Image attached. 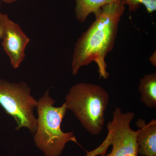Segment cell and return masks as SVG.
I'll use <instances>...</instances> for the list:
<instances>
[{
    "instance_id": "6da1fadb",
    "label": "cell",
    "mask_w": 156,
    "mask_h": 156,
    "mask_svg": "<svg viewBox=\"0 0 156 156\" xmlns=\"http://www.w3.org/2000/svg\"><path fill=\"white\" fill-rule=\"evenodd\" d=\"M125 6L124 0H119L102 6L94 13L95 21L75 45L72 62L73 75H76L80 68L94 62L98 67L99 78L108 79L110 74L105 59L113 49Z\"/></svg>"
},
{
    "instance_id": "7a4b0ae2",
    "label": "cell",
    "mask_w": 156,
    "mask_h": 156,
    "mask_svg": "<svg viewBox=\"0 0 156 156\" xmlns=\"http://www.w3.org/2000/svg\"><path fill=\"white\" fill-rule=\"evenodd\" d=\"M56 102L47 90L37 105L38 118L34 141L45 156L61 155L69 141L79 144L73 132H64L61 129V123L67 110L66 103L56 107L53 106Z\"/></svg>"
},
{
    "instance_id": "3957f363",
    "label": "cell",
    "mask_w": 156,
    "mask_h": 156,
    "mask_svg": "<svg viewBox=\"0 0 156 156\" xmlns=\"http://www.w3.org/2000/svg\"><path fill=\"white\" fill-rule=\"evenodd\" d=\"M65 99L67 110L72 112L87 132L94 136L101 133L109 102L105 89L96 84L78 83L71 87Z\"/></svg>"
},
{
    "instance_id": "277c9868",
    "label": "cell",
    "mask_w": 156,
    "mask_h": 156,
    "mask_svg": "<svg viewBox=\"0 0 156 156\" xmlns=\"http://www.w3.org/2000/svg\"><path fill=\"white\" fill-rule=\"evenodd\" d=\"M112 119L107 125L106 138L98 147L87 151L85 156H138L136 137L138 131L131 128L135 114L123 112L119 107L113 112Z\"/></svg>"
},
{
    "instance_id": "5b68a950",
    "label": "cell",
    "mask_w": 156,
    "mask_h": 156,
    "mask_svg": "<svg viewBox=\"0 0 156 156\" xmlns=\"http://www.w3.org/2000/svg\"><path fill=\"white\" fill-rule=\"evenodd\" d=\"M30 91L25 82L10 83L0 80V105L15 120L16 130L26 128L34 134L37 124L34 110L37 101L31 95Z\"/></svg>"
},
{
    "instance_id": "8992f818",
    "label": "cell",
    "mask_w": 156,
    "mask_h": 156,
    "mask_svg": "<svg viewBox=\"0 0 156 156\" xmlns=\"http://www.w3.org/2000/svg\"><path fill=\"white\" fill-rule=\"evenodd\" d=\"M2 26V46L10 58L14 69L18 68L26 57L25 50L30 39L23 31L19 24L9 18L8 14L0 12Z\"/></svg>"
},
{
    "instance_id": "52a82bcc",
    "label": "cell",
    "mask_w": 156,
    "mask_h": 156,
    "mask_svg": "<svg viewBox=\"0 0 156 156\" xmlns=\"http://www.w3.org/2000/svg\"><path fill=\"white\" fill-rule=\"evenodd\" d=\"M137 130L136 142L138 154L142 156H156V121L153 119L147 124L145 120L136 121Z\"/></svg>"
},
{
    "instance_id": "ba28073f",
    "label": "cell",
    "mask_w": 156,
    "mask_h": 156,
    "mask_svg": "<svg viewBox=\"0 0 156 156\" xmlns=\"http://www.w3.org/2000/svg\"><path fill=\"white\" fill-rule=\"evenodd\" d=\"M138 91L140 99L149 108H156V73L147 74L140 80Z\"/></svg>"
},
{
    "instance_id": "9c48e42d",
    "label": "cell",
    "mask_w": 156,
    "mask_h": 156,
    "mask_svg": "<svg viewBox=\"0 0 156 156\" xmlns=\"http://www.w3.org/2000/svg\"><path fill=\"white\" fill-rule=\"evenodd\" d=\"M118 1L119 0H75L76 17L78 21L83 23L91 13H95L104 5Z\"/></svg>"
},
{
    "instance_id": "30bf717a",
    "label": "cell",
    "mask_w": 156,
    "mask_h": 156,
    "mask_svg": "<svg viewBox=\"0 0 156 156\" xmlns=\"http://www.w3.org/2000/svg\"><path fill=\"white\" fill-rule=\"evenodd\" d=\"M126 5L128 6L129 10L135 12L141 5L145 6L147 11L151 14L156 10V0H124Z\"/></svg>"
},
{
    "instance_id": "8fae6325",
    "label": "cell",
    "mask_w": 156,
    "mask_h": 156,
    "mask_svg": "<svg viewBox=\"0 0 156 156\" xmlns=\"http://www.w3.org/2000/svg\"><path fill=\"white\" fill-rule=\"evenodd\" d=\"M149 60L151 64L154 66H156V52L155 51L151 55L149 58Z\"/></svg>"
},
{
    "instance_id": "7c38bea8",
    "label": "cell",
    "mask_w": 156,
    "mask_h": 156,
    "mask_svg": "<svg viewBox=\"0 0 156 156\" xmlns=\"http://www.w3.org/2000/svg\"><path fill=\"white\" fill-rule=\"evenodd\" d=\"M18 0H2L3 2L6 3V4H11L17 2Z\"/></svg>"
},
{
    "instance_id": "4fadbf2b",
    "label": "cell",
    "mask_w": 156,
    "mask_h": 156,
    "mask_svg": "<svg viewBox=\"0 0 156 156\" xmlns=\"http://www.w3.org/2000/svg\"><path fill=\"white\" fill-rule=\"evenodd\" d=\"M2 26L0 23V39H1V36H2Z\"/></svg>"
},
{
    "instance_id": "5bb4252c",
    "label": "cell",
    "mask_w": 156,
    "mask_h": 156,
    "mask_svg": "<svg viewBox=\"0 0 156 156\" xmlns=\"http://www.w3.org/2000/svg\"><path fill=\"white\" fill-rule=\"evenodd\" d=\"M1 2H2V0H0V5H1Z\"/></svg>"
}]
</instances>
